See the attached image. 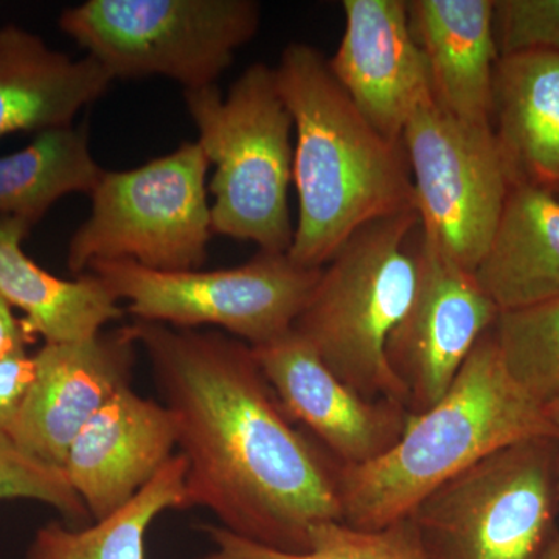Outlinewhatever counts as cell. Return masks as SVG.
Masks as SVG:
<instances>
[{
  "label": "cell",
  "mask_w": 559,
  "mask_h": 559,
  "mask_svg": "<svg viewBox=\"0 0 559 559\" xmlns=\"http://www.w3.org/2000/svg\"><path fill=\"white\" fill-rule=\"evenodd\" d=\"M492 334L511 378L532 399H559V300L500 312Z\"/></svg>",
  "instance_id": "cb8c5ba5"
},
{
  "label": "cell",
  "mask_w": 559,
  "mask_h": 559,
  "mask_svg": "<svg viewBox=\"0 0 559 559\" xmlns=\"http://www.w3.org/2000/svg\"><path fill=\"white\" fill-rule=\"evenodd\" d=\"M200 143L127 171H105L92 191L90 218L73 234L68 266L132 261L154 271H197L212 238L207 171Z\"/></svg>",
  "instance_id": "52a82bcc"
},
{
  "label": "cell",
  "mask_w": 559,
  "mask_h": 559,
  "mask_svg": "<svg viewBox=\"0 0 559 559\" xmlns=\"http://www.w3.org/2000/svg\"><path fill=\"white\" fill-rule=\"evenodd\" d=\"M201 530L213 547L197 559H428L411 514L377 530L356 528L342 521L320 522L311 528L307 554L271 549L215 524Z\"/></svg>",
  "instance_id": "603a6c76"
},
{
  "label": "cell",
  "mask_w": 559,
  "mask_h": 559,
  "mask_svg": "<svg viewBox=\"0 0 559 559\" xmlns=\"http://www.w3.org/2000/svg\"><path fill=\"white\" fill-rule=\"evenodd\" d=\"M495 31L500 57L559 53V0H495Z\"/></svg>",
  "instance_id": "484cf974"
},
{
  "label": "cell",
  "mask_w": 559,
  "mask_h": 559,
  "mask_svg": "<svg viewBox=\"0 0 559 559\" xmlns=\"http://www.w3.org/2000/svg\"><path fill=\"white\" fill-rule=\"evenodd\" d=\"M252 348L288 417L310 430L312 439L340 465H366L400 440L411 417L406 406L364 399L296 331Z\"/></svg>",
  "instance_id": "4fadbf2b"
},
{
  "label": "cell",
  "mask_w": 559,
  "mask_h": 559,
  "mask_svg": "<svg viewBox=\"0 0 559 559\" xmlns=\"http://www.w3.org/2000/svg\"><path fill=\"white\" fill-rule=\"evenodd\" d=\"M176 450L178 437L167 407L128 388L84 426L62 471L91 520L102 521L148 487Z\"/></svg>",
  "instance_id": "9a60e30c"
},
{
  "label": "cell",
  "mask_w": 559,
  "mask_h": 559,
  "mask_svg": "<svg viewBox=\"0 0 559 559\" xmlns=\"http://www.w3.org/2000/svg\"><path fill=\"white\" fill-rule=\"evenodd\" d=\"M131 326L68 344H44L35 380L3 429L32 455L62 468L84 426L110 399L131 388L135 348Z\"/></svg>",
  "instance_id": "7c38bea8"
},
{
  "label": "cell",
  "mask_w": 559,
  "mask_h": 559,
  "mask_svg": "<svg viewBox=\"0 0 559 559\" xmlns=\"http://www.w3.org/2000/svg\"><path fill=\"white\" fill-rule=\"evenodd\" d=\"M105 283L140 322L173 329L216 326L250 347H261L294 329L320 271L300 266L288 253L260 252L229 270L165 272L132 261H94Z\"/></svg>",
  "instance_id": "9c48e42d"
},
{
  "label": "cell",
  "mask_w": 559,
  "mask_h": 559,
  "mask_svg": "<svg viewBox=\"0 0 559 559\" xmlns=\"http://www.w3.org/2000/svg\"><path fill=\"white\" fill-rule=\"evenodd\" d=\"M540 559H559V527L557 535L554 536V539H551L549 547L544 551L543 558Z\"/></svg>",
  "instance_id": "f546056e"
},
{
  "label": "cell",
  "mask_w": 559,
  "mask_h": 559,
  "mask_svg": "<svg viewBox=\"0 0 559 559\" xmlns=\"http://www.w3.org/2000/svg\"><path fill=\"white\" fill-rule=\"evenodd\" d=\"M112 81L87 55L72 60L35 33L0 28V139L72 127L76 114L103 97Z\"/></svg>",
  "instance_id": "e0dca14e"
},
{
  "label": "cell",
  "mask_w": 559,
  "mask_h": 559,
  "mask_svg": "<svg viewBox=\"0 0 559 559\" xmlns=\"http://www.w3.org/2000/svg\"><path fill=\"white\" fill-rule=\"evenodd\" d=\"M31 230L27 221L0 216V296L25 312L28 334L46 344L81 342L123 318L120 300L97 275L55 277L28 259L21 245Z\"/></svg>",
  "instance_id": "ffe728a7"
},
{
  "label": "cell",
  "mask_w": 559,
  "mask_h": 559,
  "mask_svg": "<svg viewBox=\"0 0 559 559\" xmlns=\"http://www.w3.org/2000/svg\"><path fill=\"white\" fill-rule=\"evenodd\" d=\"M559 433L544 404L511 378L492 329L463 364L450 390L412 415L380 459L337 468L342 522L377 530L409 516L430 492L500 448Z\"/></svg>",
  "instance_id": "3957f363"
},
{
  "label": "cell",
  "mask_w": 559,
  "mask_h": 559,
  "mask_svg": "<svg viewBox=\"0 0 559 559\" xmlns=\"http://www.w3.org/2000/svg\"><path fill=\"white\" fill-rule=\"evenodd\" d=\"M345 28L329 60L334 79L385 138L403 142L419 106L433 100L428 61L406 0H344Z\"/></svg>",
  "instance_id": "5bb4252c"
},
{
  "label": "cell",
  "mask_w": 559,
  "mask_h": 559,
  "mask_svg": "<svg viewBox=\"0 0 559 559\" xmlns=\"http://www.w3.org/2000/svg\"><path fill=\"white\" fill-rule=\"evenodd\" d=\"M183 98L198 143L216 168L207 186L213 234L255 242L261 252L288 253L294 121L275 69L250 66L227 97L207 86L186 91Z\"/></svg>",
  "instance_id": "5b68a950"
},
{
  "label": "cell",
  "mask_w": 559,
  "mask_h": 559,
  "mask_svg": "<svg viewBox=\"0 0 559 559\" xmlns=\"http://www.w3.org/2000/svg\"><path fill=\"white\" fill-rule=\"evenodd\" d=\"M557 491H558V502H559V463H558Z\"/></svg>",
  "instance_id": "4dcf8cb0"
},
{
  "label": "cell",
  "mask_w": 559,
  "mask_h": 559,
  "mask_svg": "<svg viewBox=\"0 0 559 559\" xmlns=\"http://www.w3.org/2000/svg\"><path fill=\"white\" fill-rule=\"evenodd\" d=\"M544 411H546L547 418L559 433V399L544 404Z\"/></svg>",
  "instance_id": "f1b7e54d"
},
{
  "label": "cell",
  "mask_w": 559,
  "mask_h": 559,
  "mask_svg": "<svg viewBox=\"0 0 559 559\" xmlns=\"http://www.w3.org/2000/svg\"><path fill=\"white\" fill-rule=\"evenodd\" d=\"M103 173L83 128L39 132L27 148L0 157V216L33 227L61 198L92 194Z\"/></svg>",
  "instance_id": "7402d4cb"
},
{
  "label": "cell",
  "mask_w": 559,
  "mask_h": 559,
  "mask_svg": "<svg viewBox=\"0 0 559 559\" xmlns=\"http://www.w3.org/2000/svg\"><path fill=\"white\" fill-rule=\"evenodd\" d=\"M186 459V510L241 538L310 551L316 524L342 521L336 462L294 426L249 344L216 330L131 325Z\"/></svg>",
  "instance_id": "6da1fadb"
},
{
  "label": "cell",
  "mask_w": 559,
  "mask_h": 559,
  "mask_svg": "<svg viewBox=\"0 0 559 559\" xmlns=\"http://www.w3.org/2000/svg\"><path fill=\"white\" fill-rule=\"evenodd\" d=\"M35 359L27 352L0 359V425L20 407L35 380Z\"/></svg>",
  "instance_id": "4316f807"
},
{
  "label": "cell",
  "mask_w": 559,
  "mask_h": 559,
  "mask_svg": "<svg viewBox=\"0 0 559 559\" xmlns=\"http://www.w3.org/2000/svg\"><path fill=\"white\" fill-rule=\"evenodd\" d=\"M477 282L499 312L559 300V197L555 191L511 183Z\"/></svg>",
  "instance_id": "d6986e66"
},
{
  "label": "cell",
  "mask_w": 559,
  "mask_h": 559,
  "mask_svg": "<svg viewBox=\"0 0 559 559\" xmlns=\"http://www.w3.org/2000/svg\"><path fill=\"white\" fill-rule=\"evenodd\" d=\"M412 33L428 61L433 100L451 116L491 127L500 60L495 0H412Z\"/></svg>",
  "instance_id": "2e32d148"
},
{
  "label": "cell",
  "mask_w": 559,
  "mask_h": 559,
  "mask_svg": "<svg viewBox=\"0 0 559 559\" xmlns=\"http://www.w3.org/2000/svg\"><path fill=\"white\" fill-rule=\"evenodd\" d=\"M559 439L491 452L412 511L428 559H540L559 527Z\"/></svg>",
  "instance_id": "8992f818"
},
{
  "label": "cell",
  "mask_w": 559,
  "mask_h": 559,
  "mask_svg": "<svg viewBox=\"0 0 559 559\" xmlns=\"http://www.w3.org/2000/svg\"><path fill=\"white\" fill-rule=\"evenodd\" d=\"M275 75L296 128L299 223L288 255L322 270L360 227L417 210L409 162L403 142L366 119L310 44H289Z\"/></svg>",
  "instance_id": "7a4b0ae2"
},
{
  "label": "cell",
  "mask_w": 559,
  "mask_h": 559,
  "mask_svg": "<svg viewBox=\"0 0 559 559\" xmlns=\"http://www.w3.org/2000/svg\"><path fill=\"white\" fill-rule=\"evenodd\" d=\"M491 128L511 183L559 193V53L500 57Z\"/></svg>",
  "instance_id": "ac0fdd59"
},
{
  "label": "cell",
  "mask_w": 559,
  "mask_h": 559,
  "mask_svg": "<svg viewBox=\"0 0 559 559\" xmlns=\"http://www.w3.org/2000/svg\"><path fill=\"white\" fill-rule=\"evenodd\" d=\"M557 194H558V197H559V193H557Z\"/></svg>",
  "instance_id": "1f68e13d"
},
{
  "label": "cell",
  "mask_w": 559,
  "mask_h": 559,
  "mask_svg": "<svg viewBox=\"0 0 559 559\" xmlns=\"http://www.w3.org/2000/svg\"><path fill=\"white\" fill-rule=\"evenodd\" d=\"M186 459L176 452L123 509L84 527L61 521L36 530L25 559H146V536L168 510H186Z\"/></svg>",
  "instance_id": "44dd1931"
},
{
  "label": "cell",
  "mask_w": 559,
  "mask_h": 559,
  "mask_svg": "<svg viewBox=\"0 0 559 559\" xmlns=\"http://www.w3.org/2000/svg\"><path fill=\"white\" fill-rule=\"evenodd\" d=\"M419 238L417 210L360 227L322 267L294 323L320 360L364 399L406 406L385 345L414 297Z\"/></svg>",
  "instance_id": "277c9868"
},
{
  "label": "cell",
  "mask_w": 559,
  "mask_h": 559,
  "mask_svg": "<svg viewBox=\"0 0 559 559\" xmlns=\"http://www.w3.org/2000/svg\"><path fill=\"white\" fill-rule=\"evenodd\" d=\"M401 140L423 235L474 274L511 189L492 128L466 123L430 100L415 110Z\"/></svg>",
  "instance_id": "30bf717a"
},
{
  "label": "cell",
  "mask_w": 559,
  "mask_h": 559,
  "mask_svg": "<svg viewBox=\"0 0 559 559\" xmlns=\"http://www.w3.org/2000/svg\"><path fill=\"white\" fill-rule=\"evenodd\" d=\"M31 334L13 314V307L0 296V359L25 352Z\"/></svg>",
  "instance_id": "83f0119b"
},
{
  "label": "cell",
  "mask_w": 559,
  "mask_h": 559,
  "mask_svg": "<svg viewBox=\"0 0 559 559\" xmlns=\"http://www.w3.org/2000/svg\"><path fill=\"white\" fill-rule=\"evenodd\" d=\"M16 499L51 507L73 525L91 521L64 471L22 450L0 425V500Z\"/></svg>",
  "instance_id": "d4e9b609"
},
{
  "label": "cell",
  "mask_w": 559,
  "mask_h": 559,
  "mask_svg": "<svg viewBox=\"0 0 559 559\" xmlns=\"http://www.w3.org/2000/svg\"><path fill=\"white\" fill-rule=\"evenodd\" d=\"M499 314L476 275L444 257L421 231L414 297L385 345L412 415L428 411L450 390Z\"/></svg>",
  "instance_id": "8fae6325"
},
{
  "label": "cell",
  "mask_w": 559,
  "mask_h": 559,
  "mask_svg": "<svg viewBox=\"0 0 559 559\" xmlns=\"http://www.w3.org/2000/svg\"><path fill=\"white\" fill-rule=\"evenodd\" d=\"M260 21L252 0H90L60 27L114 80L162 75L190 91L215 86Z\"/></svg>",
  "instance_id": "ba28073f"
}]
</instances>
